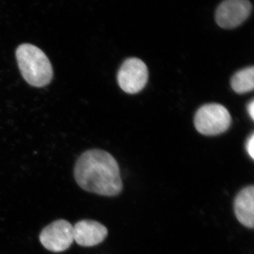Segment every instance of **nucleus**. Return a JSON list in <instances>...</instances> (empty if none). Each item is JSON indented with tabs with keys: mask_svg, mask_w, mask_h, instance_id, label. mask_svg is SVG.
Returning <instances> with one entry per match:
<instances>
[{
	"mask_svg": "<svg viewBox=\"0 0 254 254\" xmlns=\"http://www.w3.org/2000/svg\"><path fill=\"white\" fill-rule=\"evenodd\" d=\"M247 110L252 120L254 119V100H252L247 106Z\"/></svg>",
	"mask_w": 254,
	"mask_h": 254,
	"instance_id": "nucleus-11",
	"label": "nucleus"
},
{
	"mask_svg": "<svg viewBox=\"0 0 254 254\" xmlns=\"http://www.w3.org/2000/svg\"><path fill=\"white\" fill-rule=\"evenodd\" d=\"M254 67L250 66L240 70L232 76V89L238 94L253 91L254 88Z\"/></svg>",
	"mask_w": 254,
	"mask_h": 254,
	"instance_id": "nucleus-9",
	"label": "nucleus"
},
{
	"mask_svg": "<svg viewBox=\"0 0 254 254\" xmlns=\"http://www.w3.org/2000/svg\"><path fill=\"white\" fill-rule=\"evenodd\" d=\"M74 177L79 187L91 193L114 196L123 190L118 162L105 150L93 149L83 153L76 161Z\"/></svg>",
	"mask_w": 254,
	"mask_h": 254,
	"instance_id": "nucleus-1",
	"label": "nucleus"
},
{
	"mask_svg": "<svg viewBox=\"0 0 254 254\" xmlns=\"http://www.w3.org/2000/svg\"><path fill=\"white\" fill-rule=\"evenodd\" d=\"M252 9L250 0H224L215 11V21L220 28L233 29L250 17Z\"/></svg>",
	"mask_w": 254,
	"mask_h": 254,
	"instance_id": "nucleus-5",
	"label": "nucleus"
},
{
	"mask_svg": "<svg viewBox=\"0 0 254 254\" xmlns=\"http://www.w3.org/2000/svg\"><path fill=\"white\" fill-rule=\"evenodd\" d=\"M231 116L226 108L218 103L200 107L194 117L197 131L205 136H216L224 133L231 125Z\"/></svg>",
	"mask_w": 254,
	"mask_h": 254,
	"instance_id": "nucleus-3",
	"label": "nucleus"
},
{
	"mask_svg": "<svg viewBox=\"0 0 254 254\" xmlns=\"http://www.w3.org/2000/svg\"><path fill=\"white\" fill-rule=\"evenodd\" d=\"M73 228V240L82 247H93L105 240L108 232L104 225L93 220H81Z\"/></svg>",
	"mask_w": 254,
	"mask_h": 254,
	"instance_id": "nucleus-7",
	"label": "nucleus"
},
{
	"mask_svg": "<svg viewBox=\"0 0 254 254\" xmlns=\"http://www.w3.org/2000/svg\"><path fill=\"white\" fill-rule=\"evenodd\" d=\"M40 240L43 247L50 252H64L69 248L74 241L73 226L66 220H57L43 229Z\"/></svg>",
	"mask_w": 254,
	"mask_h": 254,
	"instance_id": "nucleus-6",
	"label": "nucleus"
},
{
	"mask_svg": "<svg viewBox=\"0 0 254 254\" xmlns=\"http://www.w3.org/2000/svg\"><path fill=\"white\" fill-rule=\"evenodd\" d=\"M148 79V67L142 60L136 58L125 60L118 73L119 86L128 94L141 91Z\"/></svg>",
	"mask_w": 254,
	"mask_h": 254,
	"instance_id": "nucleus-4",
	"label": "nucleus"
},
{
	"mask_svg": "<svg viewBox=\"0 0 254 254\" xmlns=\"http://www.w3.org/2000/svg\"><path fill=\"white\" fill-rule=\"evenodd\" d=\"M246 149L247 153L250 155L251 158H254V134L252 133L251 136L247 139V143H246Z\"/></svg>",
	"mask_w": 254,
	"mask_h": 254,
	"instance_id": "nucleus-10",
	"label": "nucleus"
},
{
	"mask_svg": "<svg viewBox=\"0 0 254 254\" xmlns=\"http://www.w3.org/2000/svg\"><path fill=\"white\" fill-rule=\"evenodd\" d=\"M16 58L20 71L28 84L42 88L49 84L53 77L51 63L40 48L24 43L18 47Z\"/></svg>",
	"mask_w": 254,
	"mask_h": 254,
	"instance_id": "nucleus-2",
	"label": "nucleus"
},
{
	"mask_svg": "<svg viewBox=\"0 0 254 254\" xmlns=\"http://www.w3.org/2000/svg\"><path fill=\"white\" fill-rule=\"evenodd\" d=\"M235 212L237 220L245 227L254 225V187H246L241 190L235 200Z\"/></svg>",
	"mask_w": 254,
	"mask_h": 254,
	"instance_id": "nucleus-8",
	"label": "nucleus"
}]
</instances>
